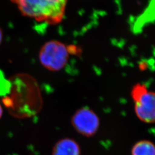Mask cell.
I'll return each instance as SVG.
<instances>
[{"label":"cell","mask_w":155,"mask_h":155,"mask_svg":"<svg viewBox=\"0 0 155 155\" xmlns=\"http://www.w3.org/2000/svg\"><path fill=\"white\" fill-rule=\"evenodd\" d=\"M134 111L139 120L147 124L155 123V92L143 84H136L131 90Z\"/></svg>","instance_id":"3"},{"label":"cell","mask_w":155,"mask_h":155,"mask_svg":"<svg viewBox=\"0 0 155 155\" xmlns=\"http://www.w3.org/2000/svg\"><path fill=\"white\" fill-rule=\"evenodd\" d=\"M71 124L78 133L90 137L98 132L100 125V118L93 110L84 107L74 114L71 118Z\"/></svg>","instance_id":"4"},{"label":"cell","mask_w":155,"mask_h":155,"mask_svg":"<svg viewBox=\"0 0 155 155\" xmlns=\"http://www.w3.org/2000/svg\"><path fill=\"white\" fill-rule=\"evenodd\" d=\"M131 155H155V145L147 140L139 141L133 145Z\"/></svg>","instance_id":"6"},{"label":"cell","mask_w":155,"mask_h":155,"mask_svg":"<svg viewBox=\"0 0 155 155\" xmlns=\"http://www.w3.org/2000/svg\"><path fill=\"white\" fill-rule=\"evenodd\" d=\"M71 55L68 45L59 40H52L45 42L39 52L41 65L50 71H59L68 63Z\"/></svg>","instance_id":"2"},{"label":"cell","mask_w":155,"mask_h":155,"mask_svg":"<svg viewBox=\"0 0 155 155\" xmlns=\"http://www.w3.org/2000/svg\"><path fill=\"white\" fill-rule=\"evenodd\" d=\"M2 113H3V110H2V106L0 104V119L2 117Z\"/></svg>","instance_id":"8"},{"label":"cell","mask_w":155,"mask_h":155,"mask_svg":"<svg viewBox=\"0 0 155 155\" xmlns=\"http://www.w3.org/2000/svg\"><path fill=\"white\" fill-rule=\"evenodd\" d=\"M3 38H4V33L2 28L0 27V45H1L2 40H3Z\"/></svg>","instance_id":"7"},{"label":"cell","mask_w":155,"mask_h":155,"mask_svg":"<svg viewBox=\"0 0 155 155\" xmlns=\"http://www.w3.org/2000/svg\"><path fill=\"white\" fill-rule=\"evenodd\" d=\"M79 145L71 139H63L58 141L54 146L52 155H81Z\"/></svg>","instance_id":"5"},{"label":"cell","mask_w":155,"mask_h":155,"mask_svg":"<svg viewBox=\"0 0 155 155\" xmlns=\"http://www.w3.org/2000/svg\"><path fill=\"white\" fill-rule=\"evenodd\" d=\"M22 16L54 25L63 21L68 0H11Z\"/></svg>","instance_id":"1"}]
</instances>
